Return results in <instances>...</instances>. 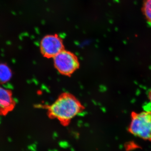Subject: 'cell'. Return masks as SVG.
Listing matches in <instances>:
<instances>
[{
    "mask_svg": "<svg viewBox=\"0 0 151 151\" xmlns=\"http://www.w3.org/2000/svg\"><path fill=\"white\" fill-rule=\"evenodd\" d=\"M84 107L72 94L64 93L47 107V114L51 119L58 120L64 126H67L76 116L81 113Z\"/></svg>",
    "mask_w": 151,
    "mask_h": 151,
    "instance_id": "obj_1",
    "label": "cell"
},
{
    "mask_svg": "<svg viewBox=\"0 0 151 151\" xmlns=\"http://www.w3.org/2000/svg\"><path fill=\"white\" fill-rule=\"evenodd\" d=\"M128 130L136 137L151 141V111L132 112Z\"/></svg>",
    "mask_w": 151,
    "mask_h": 151,
    "instance_id": "obj_2",
    "label": "cell"
},
{
    "mask_svg": "<svg viewBox=\"0 0 151 151\" xmlns=\"http://www.w3.org/2000/svg\"><path fill=\"white\" fill-rule=\"evenodd\" d=\"M53 58L55 67L62 75L70 76L79 67L77 57L70 51L63 50Z\"/></svg>",
    "mask_w": 151,
    "mask_h": 151,
    "instance_id": "obj_3",
    "label": "cell"
},
{
    "mask_svg": "<svg viewBox=\"0 0 151 151\" xmlns=\"http://www.w3.org/2000/svg\"><path fill=\"white\" fill-rule=\"evenodd\" d=\"M40 48L44 56L47 58H53L63 50V43L57 35H47L41 41Z\"/></svg>",
    "mask_w": 151,
    "mask_h": 151,
    "instance_id": "obj_4",
    "label": "cell"
},
{
    "mask_svg": "<svg viewBox=\"0 0 151 151\" xmlns=\"http://www.w3.org/2000/svg\"><path fill=\"white\" fill-rule=\"evenodd\" d=\"M15 105L12 91L0 86V115L6 116L13 110Z\"/></svg>",
    "mask_w": 151,
    "mask_h": 151,
    "instance_id": "obj_5",
    "label": "cell"
},
{
    "mask_svg": "<svg viewBox=\"0 0 151 151\" xmlns=\"http://www.w3.org/2000/svg\"><path fill=\"white\" fill-rule=\"evenodd\" d=\"M12 70L10 68L4 63H0V84L7 83L12 77Z\"/></svg>",
    "mask_w": 151,
    "mask_h": 151,
    "instance_id": "obj_6",
    "label": "cell"
},
{
    "mask_svg": "<svg viewBox=\"0 0 151 151\" xmlns=\"http://www.w3.org/2000/svg\"><path fill=\"white\" fill-rule=\"evenodd\" d=\"M143 11L147 20L151 23V0H145L143 6Z\"/></svg>",
    "mask_w": 151,
    "mask_h": 151,
    "instance_id": "obj_7",
    "label": "cell"
},
{
    "mask_svg": "<svg viewBox=\"0 0 151 151\" xmlns=\"http://www.w3.org/2000/svg\"><path fill=\"white\" fill-rule=\"evenodd\" d=\"M148 98L149 100H150V102L151 103V90L150 91V92H149Z\"/></svg>",
    "mask_w": 151,
    "mask_h": 151,
    "instance_id": "obj_8",
    "label": "cell"
}]
</instances>
